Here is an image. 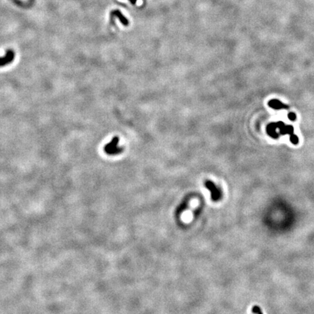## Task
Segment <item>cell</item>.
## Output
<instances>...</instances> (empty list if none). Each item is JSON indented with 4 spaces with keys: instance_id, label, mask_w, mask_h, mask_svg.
Masks as SVG:
<instances>
[{
    "instance_id": "cell-1",
    "label": "cell",
    "mask_w": 314,
    "mask_h": 314,
    "mask_svg": "<svg viewBox=\"0 0 314 314\" xmlns=\"http://www.w3.org/2000/svg\"><path fill=\"white\" fill-rule=\"evenodd\" d=\"M119 137L118 136L114 137L111 139V140L107 144L105 145L103 148L104 152L109 156H114V155H117L121 153L123 151L122 148L119 146Z\"/></svg>"
},
{
    "instance_id": "cell-2",
    "label": "cell",
    "mask_w": 314,
    "mask_h": 314,
    "mask_svg": "<svg viewBox=\"0 0 314 314\" xmlns=\"http://www.w3.org/2000/svg\"><path fill=\"white\" fill-rule=\"evenodd\" d=\"M204 186L210 192L211 199L213 202H218V201L222 199L223 193H222L221 189L219 187L217 186L212 181L207 180L204 182Z\"/></svg>"
},
{
    "instance_id": "cell-3",
    "label": "cell",
    "mask_w": 314,
    "mask_h": 314,
    "mask_svg": "<svg viewBox=\"0 0 314 314\" xmlns=\"http://www.w3.org/2000/svg\"><path fill=\"white\" fill-rule=\"evenodd\" d=\"M15 58V52L13 50H9L7 51L5 56L0 58V67L7 66L9 63H12Z\"/></svg>"
},
{
    "instance_id": "cell-4",
    "label": "cell",
    "mask_w": 314,
    "mask_h": 314,
    "mask_svg": "<svg viewBox=\"0 0 314 314\" xmlns=\"http://www.w3.org/2000/svg\"><path fill=\"white\" fill-rule=\"evenodd\" d=\"M276 129H277L276 123H274V122L270 123V124H268L267 127H266V131H267L268 135L269 136H271V137H273V138H275V139L278 138V137H279V134L276 132Z\"/></svg>"
},
{
    "instance_id": "cell-5",
    "label": "cell",
    "mask_w": 314,
    "mask_h": 314,
    "mask_svg": "<svg viewBox=\"0 0 314 314\" xmlns=\"http://www.w3.org/2000/svg\"><path fill=\"white\" fill-rule=\"evenodd\" d=\"M268 106L272 108H273V109H276V110H279V109H282V108H284V109L289 108V105L281 103L280 100H276V99H273V100H269Z\"/></svg>"
},
{
    "instance_id": "cell-6",
    "label": "cell",
    "mask_w": 314,
    "mask_h": 314,
    "mask_svg": "<svg viewBox=\"0 0 314 314\" xmlns=\"http://www.w3.org/2000/svg\"><path fill=\"white\" fill-rule=\"evenodd\" d=\"M279 131H280V134L282 135H287V134L291 135L294 133V127H293V126H292V125H285V126H284L283 127L280 129Z\"/></svg>"
},
{
    "instance_id": "cell-7",
    "label": "cell",
    "mask_w": 314,
    "mask_h": 314,
    "mask_svg": "<svg viewBox=\"0 0 314 314\" xmlns=\"http://www.w3.org/2000/svg\"><path fill=\"white\" fill-rule=\"evenodd\" d=\"M188 199H186L182 203H181V204H180L179 207H177V213H178V214H180V213L183 212L184 211L187 207H188Z\"/></svg>"
},
{
    "instance_id": "cell-8",
    "label": "cell",
    "mask_w": 314,
    "mask_h": 314,
    "mask_svg": "<svg viewBox=\"0 0 314 314\" xmlns=\"http://www.w3.org/2000/svg\"><path fill=\"white\" fill-rule=\"evenodd\" d=\"M289 139H290L291 142H292V143L294 145H297L298 143H299V139H298V137L296 135H294V133L292 134V135H290Z\"/></svg>"
},
{
    "instance_id": "cell-9",
    "label": "cell",
    "mask_w": 314,
    "mask_h": 314,
    "mask_svg": "<svg viewBox=\"0 0 314 314\" xmlns=\"http://www.w3.org/2000/svg\"><path fill=\"white\" fill-rule=\"evenodd\" d=\"M288 118L291 121H295L296 119H297V116H296V114L294 112H290L288 114Z\"/></svg>"
},
{
    "instance_id": "cell-10",
    "label": "cell",
    "mask_w": 314,
    "mask_h": 314,
    "mask_svg": "<svg viewBox=\"0 0 314 314\" xmlns=\"http://www.w3.org/2000/svg\"><path fill=\"white\" fill-rule=\"evenodd\" d=\"M252 312H253L254 313H256V314H262V312H261V310L260 309V308L257 306H255L253 308V309H252Z\"/></svg>"
},
{
    "instance_id": "cell-11",
    "label": "cell",
    "mask_w": 314,
    "mask_h": 314,
    "mask_svg": "<svg viewBox=\"0 0 314 314\" xmlns=\"http://www.w3.org/2000/svg\"><path fill=\"white\" fill-rule=\"evenodd\" d=\"M276 123L277 129H279V130H280V129H281V128L283 127L284 126H285L284 123L283 121H277V122H276Z\"/></svg>"
}]
</instances>
